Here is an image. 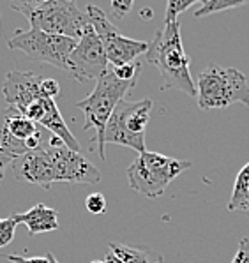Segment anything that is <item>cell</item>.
Listing matches in <instances>:
<instances>
[{"instance_id":"cell-29","label":"cell","mask_w":249,"mask_h":263,"mask_svg":"<svg viewBox=\"0 0 249 263\" xmlns=\"http://www.w3.org/2000/svg\"><path fill=\"white\" fill-rule=\"evenodd\" d=\"M46 258H48V263H60V261H57V258H55L51 253H46Z\"/></svg>"},{"instance_id":"cell-2","label":"cell","mask_w":249,"mask_h":263,"mask_svg":"<svg viewBox=\"0 0 249 263\" xmlns=\"http://www.w3.org/2000/svg\"><path fill=\"white\" fill-rule=\"evenodd\" d=\"M11 9L29 22L30 28L51 35H62L78 41L88 25L83 13L73 0H27L13 2Z\"/></svg>"},{"instance_id":"cell-17","label":"cell","mask_w":249,"mask_h":263,"mask_svg":"<svg viewBox=\"0 0 249 263\" xmlns=\"http://www.w3.org/2000/svg\"><path fill=\"white\" fill-rule=\"evenodd\" d=\"M246 6V2H226V0H203L200 2L198 9L195 11V18H205L208 14L221 13V11L235 9V7Z\"/></svg>"},{"instance_id":"cell-8","label":"cell","mask_w":249,"mask_h":263,"mask_svg":"<svg viewBox=\"0 0 249 263\" xmlns=\"http://www.w3.org/2000/svg\"><path fill=\"white\" fill-rule=\"evenodd\" d=\"M85 13L90 27L101 39L104 51H106L108 64H111L113 67H120L135 62V60H138V57L147 53L148 41H138V39L122 35L101 7L90 4V6H87Z\"/></svg>"},{"instance_id":"cell-10","label":"cell","mask_w":249,"mask_h":263,"mask_svg":"<svg viewBox=\"0 0 249 263\" xmlns=\"http://www.w3.org/2000/svg\"><path fill=\"white\" fill-rule=\"evenodd\" d=\"M48 154L53 163L55 182H67V184H85L94 185L101 182V172L80 152H74L62 147H48Z\"/></svg>"},{"instance_id":"cell-6","label":"cell","mask_w":249,"mask_h":263,"mask_svg":"<svg viewBox=\"0 0 249 263\" xmlns=\"http://www.w3.org/2000/svg\"><path fill=\"white\" fill-rule=\"evenodd\" d=\"M152 104L150 97L135 103L127 99L120 101L104 127L103 145H122L138 154L145 152V127L150 120Z\"/></svg>"},{"instance_id":"cell-25","label":"cell","mask_w":249,"mask_h":263,"mask_svg":"<svg viewBox=\"0 0 249 263\" xmlns=\"http://www.w3.org/2000/svg\"><path fill=\"white\" fill-rule=\"evenodd\" d=\"M14 159H16L14 156H11V154H7L6 151L0 148V182L4 180V177H6V170L13 164Z\"/></svg>"},{"instance_id":"cell-19","label":"cell","mask_w":249,"mask_h":263,"mask_svg":"<svg viewBox=\"0 0 249 263\" xmlns=\"http://www.w3.org/2000/svg\"><path fill=\"white\" fill-rule=\"evenodd\" d=\"M140 67H142V62L135 60V62L126 64V66L113 67L111 71H113V74L117 76L119 80H122V82H136V80H138Z\"/></svg>"},{"instance_id":"cell-22","label":"cell","mask_w":249,"mask_h":263,"mask_svg":"<svg viewBox=\"0 0 249 263\" xmlns=\"http://www.w3.org/2000/svg\"><path fill=\"white\" fill-rule=\"evenodd\" d=\"M39 88H41L43 97H46V99L55 101V97L60 94V85L57 80H53V78H44Z\"/></svg>"},{"instance_id":"cell-15","label":"cell","mask_w":249,"mask_h":263,"mask_svg":"<svg viewBox=\"0 0 249 263\" xmlns=\"http://www.w3.org/2000/svg\"><path fill=\"white\" fill-rule=\"evenodd\" d=\"M226 209L230 212H246L249 214V163L235 177L234 193L228 201Z\"/></svg>"},{"instance_id":"cell-9","label":"cell","mask_w":249,"mask_h":263,"mask_svg":"<svg viewBox=\"0 0 249 263\" xmlns=\"http://www.w3.org/2000/svg\"><path fill=\"white\" fill-rule=\"evenodd\" d=\"M108 71V59L104 46L99 35L94 32L90 23L85 27L82 37L76 43L73 53L67 59V72L76 80L83 83L87 80H95Z\"/></svg>"},{"instance_id":"cell-7","label":"cell","mask_w":249,"mask_h":263,"mask_svg":"<svg viewBox=\"0 0 249 263\" xmlns=\"http://www.w3.org/2000/svg\"><path fill=\"white\" fill-rule=\"evenodd\" d=\"M76 39L62 37V35H51L46 32L29 28V30H18L7 41L9 50H20L27 55V59L34 62L50 64L53 67L67 72V59L76 48Z\"/></svg>"},{"instance_id":"cell-4","label":"cell","mask_w":249,"mask_h":263,"mask_svg":"<svg viewBox=\"0 0 249 263\" xmlns=\"http://www.w3.org/2000/svg\"><path fill=\"white\" fill-rule=\"evenodd\" d=\"M196 103L200 110L226 108L235 103L249 106V82L235 67L208 66L196 82Z\"/></svg>"},{"instance_id":"cell-21","label":"cell","mask_w":249,"mask_h":263,"mask_svg":"<svg viewBox=\"0 0 249 263\" xmlns=\"http://www.w3.org/2000/svg\"><path fill=\"white\" fill-rule=\"evenodd\" d=\"M85 209L90 214H104L106 212V198H104L103 193H92L87 196L85 200Z\"/></svg>"},{"instance_id":"cell-14","label":"cell","mask_w":249,"mask_h":263,"mask_svg":"<svg viewBox=\"0 0 249 263\" xmlns=\"http://www.w3.org/2000/svg\"><path fill=\"white\" fill-rule=\"evenodd\" d=\"M13 217L18 224L27 226L30 235H39V233H48L59 230V212L44 203L34 205L27 212L13 214Z\"/></svg>"},{"instance_id":"cell-26","label":"cell","mask_w":249,"mask_h":263,"mask_svg":"<svg viewBox=\"0 0 249 263\" xmlns=\"http://www.w3.org/2000/svg\"><path fill=\"white\" fill-rule=\"evenodd\" d=\"M6 258L13 263H48L46 256H34V258H27V256H18V254H6Z\"/></svg>"},{"instance_id":"cell-16","label":"cell","mask_w":249,"mask_h":263,"mask_svg":"<svg viewBox=\"0 0 249 263\" xmlns=\"http://www.w3.org/2000/svg\"><path fill=\"white\" fill-rule=\"evenodd\" d=\"M110 251L122 263H163V258L159 254L143 248L140 249V248H131V246L110 242Z\"/></svg>"},{"instance_id":"cell-28","label":"cell","mask_w":249,"mask_h":263,"mask_svg":"<svg viewBox=\"0 0 249 263\" xmlns=\"http://www.w3.org/2000/svg\"><path fill=\"white\" fill-rule=\"evenodd\" d=\"M140 16H142L143 20H150L152 18V9H142V13H140Z\"/></svg>"},{"instance_id":"cell-5","label":"cell","mask_w":249,"mask_h":263,"mask_svg":"<svg viewBox=\"0 0 249 263\" xmlns=\"http://www.w3.org/2000/svg\"><path fill=\"white\" fill-rule=\"evenodd\" d=\"M189 161H180L158 152L145 151L127 168V182L132 191L145 198H158L180 173L189 170Z\"/></svg>"},{"instance_id":"cell-27","label":"cell","mask_w":249,"mask_h":263,"mask_svg":"<svg viewBox=\"0 0 249 263\" xmlns=\"http://www.w3.org/2000/svg\"><path fill=\"white\" fill-rule=\"evenodd\" d=\"M104 263H122V261H120L119 258L115 256V254H113V253H111V251H110V253L106 254V258H104Z\"/></svg>"},{"instance_id":"cell-23","label":"cell","mask_w":249,"mask_h":263,"mask_svg":"<svg viewBox=\"0 0 249 263\" xmlns=\"http://www.w3.org/2000/svg\"><path fill=\"white\" fill-rule=\"evenodd\" d=\"M131 9H132V0H113L111 2V11H113V14L119 20L126 18Z\"/></svg>"},{"instance_id":"cell-12","label":"cell","mask_w":249,"mask_h":263,"mask_svg":"<svg viewBox=\"0 0 249 263\" xmlns=\"http://www.w3.org/2000/svg\"><path fill=\"white\" fill-rule=\"evenodd\" d=\"M11 168H13V175L18 182L41 185L44 189H50L51 184H55L53 163H51L48 151L43 147L18 156L13 161Z\"/></svg>"},{"instance_id":"cell-24","label":"cell","mask_w":249,"mask_h":263,"mask_svg":"<svg viewBox=\"0 0 249 263\" xmlns=\"http://www.w3.org/2000/svg\"><path fill=\"white\" fill-rule=\"evenodd\" d=\"M232 263H249V237L240 240L239 251H237V254Z\"/></svg>"},{"instance_id":"cell-30","label":"cell","mask_w":249,"mask_h":263,"mask_svg":"<svg viewBox=\"0 0 249 263\" xmlns=\"http://www.w3.org/2000/svg\"><path fill=\"white\" fill-rule=\"evenodd\" d=\"M90 263H104L103 260H94V261H90Z\"/></svg>"},{"instance_id":"cell-20","label":"cell","mask_w":249,"mask_h":263,"mask_svg":"<svg viewBox=\"0 0 249 263\" xmlns=\"http://www.w3.org/2000/svg\"><path fill=\"white\" fill-rule=\"evenodd\" d=\"M16 226H18V222L13 216L0 219V248H6V246L11 244L16 233Z\"/></svg>"},{"instance_id":"cell-18","label":"cell","mask_w":249,"mask_h":263,"mask_svg":"<svg viewBox=\"0 0 249 263\" xmlns=\"http://www.w3.org/2000/svg\"><path fill=\"white\" fill-rule=\"evenodd\" d=\"M193 6H200V2H196V0H187V2H184V0H168L166 11H164V25L179 22V14H182L184 11H187Z\"/></svg>"},{"instance_id":"cell-3","label":"cell","mask_w":249,"mask_h":263,"mask_svg":"<svg viewBox=\"0 0 249 263\" xmlns=\"http://www.w3.org/2000/svg\"><path fill=\"white\" fill-rule=\"evenodd\" d=\"M136 85V82H122L113 74V71L108 69L101 78L95 82V87L90 96L85 99L78 101L74 104L78 110L85 115V124L83 129H95V136L92 141H98V152L101 161H106L104 156V145H103V133L106 127L108 119L117 108V104L126 97L127 92Z\"/></svg>"},{"instance_id":"cell-1","label":"cell","mask_w":249,"mask_h":263,"mask_svg":"<svg viewBox=\"0 0 249 263\" xmlns=\"http://www.w3.org/2000/svg\"><path fill=\"white\" fill-rule=\"evenodd\" d=\"M145 57L161 76L159 90H180L196 97V83L191 78L189 57L184 51L179 22L163 25L156 32L154 39L148 41Z\"/></svg>"},{"instance_id":"cell-13","label":"cell","mask_w":249,"mask_h":263,"mask_svg":"<svg viewBox=\"0 0 249 263\" xmlns=\"http://www.w3.org/2000/svg\"><path fill=\"white\" fill-rule=\"evenodd\" d=\"M41 82V76L34 74V72L9 71L2 83V96L7 106H13L20 113H23L30 104H34L43 97L41 88H39Z\"/></svg>"},{"instance_id":"cell-11","label":"cell","mask_w":249,"mask_h":263,"mask_svg":"<svg viewBox=\"0 0 249 263\" xmlns=\"http://www.w3.org/2000/svg\"><path fill=\"white\" fill-rule=\"evenodd\" d=\"M41 136V127L22 115L16 108L6 106L0 110V148L18 157L30 152L27 141Z\"/></svg>"}]
</instances>
